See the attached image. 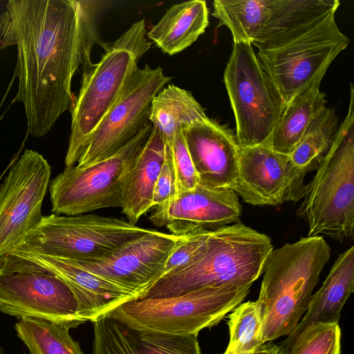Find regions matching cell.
<instances>
[{"label": "cell", "mask_w": 354, "mask_h": 354, "mask_svg": "<svg viewBox=\"0 0 354 354\" xmlns=\"http://www.w3.org/2000/svg\"><path fill=\"white\" fill-rule=\"evenodd\" d=\"M93 2L10 0L0 15V50L17 46L15 100L23 103L35 138L73 105V77L80 64L91 63Z\"/></svg>", "instance_id": "cell-1"}, {"label": "cell", "mask_w": 354, "mask_h": 354, "mask_svg": "<svg viewBox=\"0 0 354 354\" xmlns=\"http://www.w3.org/2000/svg\"><path fill=\"white\" fill-rule=\"evenodd\" d=\"M272 250L269 236L240 222L220 227L210 232L197 258L161 277L138 299L173 297L204 288L252 286L263 273Z\"/></svg>", "instance_id": "cell-2"}, {"label": "cell", "mask_w": 354, "mask_h": 354, "mask_svg": "<svg viewBox=\"0 0 354 354\" xmlns=\"http://www.w3.org/2000/svg\"><path fill=\"white\" fill-rule=\"evenodd\" d=\"M330 256V248L322 236L301 238L270 252L257 300L263 317L264 343L295 329Z\"/></svg>", "instance_id": "cell-3"}, {"label": "cell", "mask_w": 354, "mask_h": 354, "mask_svg": "<svg viewBox=\"0 0 354 354\" xmlns=\"http://www.w3.org/2000/svg\"><path fill=\"white\" fill-rule=\"evenodd\" d=\"M145 19L134 22L105 48L100 61L83 67L81 86L71 107V125L65 158L67 167L75 166L91 136L116 100L126 82L149 50Z\"/></svg>", "instance_id": "cell-4"}, {"label": "cell", "mask_w": 354, "mask_h": 354, "mask_svg": "<svg viewBox=\"0 0 354 354\" xmlns=\"http://www.w3.org/2000/svg\"><path fill=\"white\" fill-rule=\"evenodd\" d=\"M312 180L306 185L297 211L306 221L308 236L326 235L336 241L354 235V87L351 84L347 115Z\"/></svg>", "instance_id": "cell-5"}, {"label": "cell", "mask_w": 354, "mask_h": 354, "mask_svg": "<svg viewBox=\"0 0 354 354\" xmlns=\"http://www.w3.org/2000/svg\"><path fill=\"white\" fill-rule=\"evenodd\" d=\"M251 285L204 288L180 295L132 299L108 315L133 328L169 335H198L218 324L243 302Z\"/></svg>", "instance_id": "cell-6"}, {"label": "cell", "mask_w": 354, "mask_h": 354, "mask_svg": "<svg viewBox=\"0 0 354 354\" xmlns=\"http://www.w3.org/2000/svg\"><path fill=\"white\" fill-rule=\"evenodd\" d=\"M152 127L150 122L127 145L105 159L84 167H66L49 184L51 212L75 216L122 207L127 176Z\"/></svg>", "instance_id": "cell-7"}, {"label": "cell", "mask_w": 354, "mask_h": 354, "mask_svg": "<svg viewBox=\"0 0 354 354\" xmlns=\"http://www.w3.org/2000/svg\"><path fill=\"white\" fill-rule=\"evenodd\" d=\"M150 230L123 220L95 214H51L43 216L24 241L11 251L73 260L97 259Z\"/></svg>", "instance_id": "cell-8"}, {"label": "cell", "mask_w": 354, "mask_h": 354, "mask_svg": "<svg viewBox=\"0 0 354 354\" xmlns=\"http://www.w3.org/2000/svg\"><path fill=\"white\" fill-rule=\"evenodd\" d=\"M223 80L240 149L267 145L284 106L250 44H234Z\"/></svg>", "instance_id": "cell-9"}, {"label": "cell", "mask_w": 354, "mask_h": 354, "mask_svg": "<svg viewBox=\"0 0 354 354\" xmlns=\"http://www.w3.org/2000/svg\"><path fill=\"white\" fill-rule=\"evenodd\" d=\"M350 40L335 15L303 37L281 48L258 52V60L283 104L314 80L324 76Z\"/></svg>", "instance_id": "cell-10"}, {"label": "cell", "mask_w": 354, "mask_h": 354, "mask_svg": "<svg viewBox=\"0 0 354 354\" xmlns=\"http://www.w3.org/2000/svg\"><path fill=\"white\" fill-rule=\"evenodd\" d=\"M171 79L160 66L153 68L145 64L142 68L138 67L92 133L77 166L105 159L133 140L151 122L152 100Z\"/></svg>", "instance_id": "cell-11"}, {"label": "cell", "mask_w": 354, "mask_h": 354, "mask_svg": "<svg viewBox=\"0 0 354 354\" xmlns=\"http://www.w3.org/2000/svg\"><path fill=\"white\" fill-rule=\"evenodd\" d=\"M50 174L48 161L31 149L10 165L0 185V257L18 247L41 221Z\"/></svg>", "instance_id": "cell-12"}, {"label": "cell", "mask_w": 354, "mask_h": 354, "mask_svg": "<svg viewBox=\"0 0 354 354\" xmlns=\"http://www.w3.org/2000/svg\"><path fill=\"white\" fill-rule=\"evenodd\" d=\"M0 312L22 318H36L66 326L83 324L77 300L57 276L39 270L0 273Z\"/></svg>", "instance_id": "cell-13"}, {"label": "cell", "mask_w": 354, "mask_h": 354, "mask_svg": "<svg viewBox=\"0 0 354 354\" xmlns=\"http://www.w3.org/2000/svg\"><path fill=\"white\" fill-rule=\"evenodd\" d=\"M307 173L293 163L290 155L274 151L268 145L243 148L232 189L252 205L297 202L304 196Z\"/></svg>", "instance_id": "cell-14"}, {"label": "cell", "mask_w": 354, "mask_h": 354, "mask_svg": "<svg viewBox=\"0 0 354 354\" xmlns=\"http://www.w3.org/2000/svg\"><path fill=\"white\" fill-rule=\"evenodd\" d=\"M4 261L12 270H39L62 279L71 289L79 304L83 323L95 322L124 302L138 298L135 292L93 274L71 259L48 254L11 251Z\"/></svg>", "instance_id": "cell-15"}, {"label": "cell", "mask_w": 354, "mask_h": 354, "mask_svg": "<svg viewBox=\"0 0 354 354\" xmlns=\"http://www.w3.org/2000/svg\"><path fill=\"white\" fill-rule=\"evenodd\" d=\"M186 236L151 230L102 258L71 260L84 270L135 292L138 298L161 277L170 253Z\"/></svg>", "instance_id": "cell-16"}, {"label": "cell", "mask_w": 354, "mask_h": 354, "mask_svg": "<svg viewBox=\"0 0 354 354\" xmlns=\"http://www.w3.org/2000/svg\"><path fill=\"white\" fill-rule=\"evenodd\" d=\"M241 213V205L232 189L198 183L194 189L157 206L149 220L155 225L166 227L174 235L185 236L237 223Z\"/></svg>", "instance_id": "cell-17"}, {"label": "cell", "mask_w": 354, "mask_h": 354, "mask_svg": "<svg viewBox=\"0 0 354 354\" xmlns=\"http://www.w3.org/2000/svg\"><path fill=\"white\" fill-rule=\"evenodd\" d=\"M182 131L198 183L232 189L239 170L240 148L236 138L211 119Z\"/></svg>", "instance_id": "cell-18"}, {"label": "cell", "mask_w": 354, "mask_h": 354, "mask_svg": "<svg viewBox=\"0 0 354 354\" xmlns=\"http://www.w3.org/2000/svg\"><path fill=\"white\" fill-rule=\"evenodd\" d=\"M93 324L92 354H202L198 335L137 330L108 315Z\"/></svg>", "instance_id": "cell-19"}, {"label": "cell", "mask_w": 354, "mask_h": 354, "mask_svg": "<svg viewBox=\"0 0 354 354\" xmlns=\"http://www.w3.org/2000/svg\"><path fill=\"white\" fill-rule=\"evenodd\" d=\"M339 4L338 0H279L252 44L258 52L285 46L335 15Z\"/></svg>", "instance_id": "cell-20"}, {"label": "cell", "mask_w": 354, "mask_h": 354, "mask_svg": "<svg viewBox=\"0 0 354 354\" xmlns=\"http://www.w3.org/2000/svg\"><path fill=\"white\" fill-rule=\"evenodd\" d=\"M354 290V247L339 255L322 287L313 294L304 317L282 343L295 338L316 323H338L342 308Z\"/></svg>", "instance_id": "cell-21"}, {"label": "cell", "mask_w": 354, "mask_h": 354, "mask_svg": "<svg viewBox=\"0 0 354 354\" xmlns=\"http://www.w3.org/2000/svg\"><path fill=\"white\" fill-rule=\"evenodd\" d=\"M147 141L127 176L122 212L135 225L152 207L156 182L165 155V141L158 127L152 125Z\"/></svg>", "instance_id": "cell-22"}, {"label": "cell", "mask_w": 354, "mask_h": 354, "mask_svg": "<svg viewBox=\"0 0 354 354\" xmlns=\"http://www.w3.org/2000/svg\"><path fill=\"white\" fill-rule=\"evenodd\" d=\"M208 24L209 12L205 1H185L167 9L147 37L163 53L173 55L192 45Z\"/></svg>", "instance_id": "cell-23"}, {"label": "cell", "mask_w": 354, "mask_h": 354, "mask_svg": "<svg viewBox=\"0 0 354 354\" xmlns=\"http://www.w3.org/2000/svg\"><path fill=\"white\" fill-rule=\"evenodd\" d=\"M324 76L314 80L284 105L267 145L274 151L290 155L316 115L326 106L320 90Z\"/></svg>", "instance_id": "cell-24"}, {"label": "cell", "mask_w": 354, "mask_h": 354, "mask_svg": "<svg viewBox=\"0 0 354 354\" xmlns=\"http://www.w3.org/2000/svg\"><path fill=\"white\" fill-rule=\"evenodd\" d=\"M149 119L170 146L177 131L210 118L190 91L168 84L153 99Z\"/></svg>", "instance_id": "cell-25"}, {"label": "cell", "mask_w": 354, "mask_h": 354, "mask_svg": "<svg viewBox=\"0 0 354 354\" xmlns=\"http://www.w3.org/2000/svg\"><path fill=\"white\" fill-rule=\"evenodd\" d=\"M279 0H215L212 15L230 30L234 44H250L276 8Z\"/></svg>", "instance_id": "cell-26"}, {"label": "cell", "mask_w": 354, "mask_h": 354, "mask_svg": "<svg viewBox=\"0 0 354 354\" xmlns=\"http://www.w3.org/2000/svg\"><path fill=\"white\" fill-rule=\"evenodd\" d=\"M14 328L30 354H84L66 326L27 317L20 319Z\"/></svg>", "instance_id": "cell-27"}, {"label": "cell", "mask_w": 354, "mask_h": 354, "mask_svg": "<svg viewBox=\"0 0 354 354\" xmlns=\"http://www.w3.org/2000/svg\"><path fill=\"white\" fill-rule=\"evenodd\" d=\"M338 128L335 111L325 106L310 122L290 155L293 163L308 172L316 169L331 147Z\"/></svg>", "instance_id": "cell-28"}, {"label": "cell", "mask_w": 354, "mask_h": 354, "mask_svg": "<svg viewBox=\"0 0 354 354\" xmlns=\"http://www.w3.org/2000/svg\"><path fill=\"white\" fill-rule=\"evenodd\" d=\"M229 344L223 354H250L263 344V317L257 301L241 303L228 315Z\"/></svg>", "instance_id": "cell-29"}, {"label": "cell", "mask_w": 354, "mask_h": 354, "mask_svg": "<svg viewBox=\"0 0 354 354\" xmlns=\"http://www.w3.org/2000/svg\"><path fill=\"white\" fill-rule=\"evenodd\" d=\"M341 336L338 323H316L279 346L281 354H340Z\"/></svg>", "instance_id": "cell-30"}, {"label": "cell", "mask_w": 354, "mask_h": 354, "mask_svg": "<svg viewBox=\"0 0 354 354\" xmlns=\"http://www.w3.org/2000/svg\"><path fill=\"white\" fill-rule=\"evenodd\" d=\"M176 177L177 194L194 189L199 183L182 130L177 131L170 146Z\"/></svg>", "instance_id": "cell-31"}, {"label": "cell", "mask_w": 354, "mask_h": 354, "mask_svg": "<svg viewBox=\"0 0 354 354\" xmlns=\"http://www.w3.org/2000/svg\"><path fill=\"white\" fill-rule=\"evenodd\" d=\"M210 232L187 236L176 245L166 261L161 277L187 265L197 258L205 249Z\"/></svg>", "instance_id": "cell-32"}, {"label": "cell", "mask_w": 354, "mask_h": 354, "mask_svg": "<svg viewBox=\"0 0 354 354\" xmlns=\"http://www.w3.org/2000/svg\"><path fill=\"white\" fill-rule=\"evenodd\" d=\"M176 194V177L171 151L166 145L164 162L153 189L152 207L170 201Z\"/></svg>", "instance_id": "cell-33"}, {"label": "cell", "mask_w": 354, "mask_h": 354, "mask_svg": "<svg viewBox=\"0 0 354 354\" xmlns=\"http://www.w3.org/2000/svg\"><path fill=\"white\" fill-rule=\"evenodd\" d=\"M279 349V346L266 342L250 354H276Z\"/></svg>", "instance_id": "cell-34"}, {"label": "cell", "mask_w": 354, "mask_h": 354, "mask_svg": "<svg viewBox=\"0 0 354 354\" xmlns=\"http://www.w3.org/2000/svg\"><path fill=\"white\" fill-rule=\"evenodd\" d=\"M0 354H4L3 349L0 346Z\"/></svg>", "instance_id": "cell-35"}, {"label": "cell", "mask_w": 354, "mask_h": 354, "mask_svg": "<svg viewBox=\"0 0 354 354\" xmlns=\"http://www.w3.org/2000/svg\"><path fill=\"white\" fill-rule=\"evenodd\" d=\"M276 354H281V349L280 348L279 351Z\"/></svg>", "instance_id": "cell-36"}, {"label": "cell", "mask_w": 354, "mask_h": 354, "mask_svg": "<svg viewBox=\"0 0 354 354\" xmlns=\"http://www.w3.org/2000/svg\"><path fill=\"white\" fill-rule=\"evenodd\" d=\"M5 173V171L1 174V176H0V179L2 178V176H3V174Z\"/></svg>", "instance_id": "cell-37"}]
</instances>
